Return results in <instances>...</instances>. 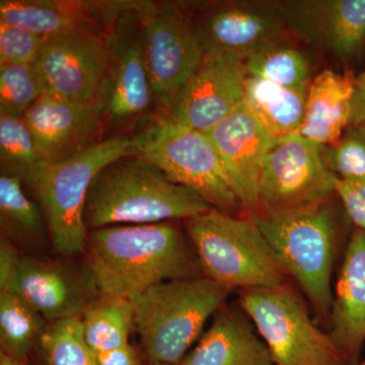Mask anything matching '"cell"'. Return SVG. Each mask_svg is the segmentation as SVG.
Masks as SVG:
<instances>
[{
    "mask_svg": "<svg viewBox=\"0 0 365 365\" xmlns=\"http://www.w3.org/2000/svg\"><path fill=\"white\" fill-rule=\"evenodd\" d=\"M136 0H1L0 23L48 36L90 33L108 37Z\"/></svg>",
    "mask_w": 365,
    "mask_h": 365,
    "instance_id": "cell-17",
    "label": "cell"
},
{
    "mask_svg": "<svg viewBox=\"0 0 365 365\" xmlns=\"http://www.w3.org/2000/svg\"><path fill=\"white\" fill-rule=\"evenodd\" d=\"M245 74L264 79L282 88H309L311 66L306 55L289 46L273 43L242 63Z\"/></svg>",
    "mask_w": 365,
    "mask_h": 365,
    "instance_id": "cell-28",
    "label": "cell"
},
{
    "mask_svg": "<svg viewBox=\"0 0 365 365\" xmlns=\"http://www.w3.org/2000/svg\"><path fill=\"white\" fill-rule=\"evenodd\" d=\"M244 88L245 107L271 136L280 139L299 132L306 114L309 88H282L246 74Z\"/></svg>",
    "mask_w": 365,
    "mask_h": 365,
    "instance_id": "cell-24",
    "label": "cell"
},
{
    "mask_svg": "<svg viewBox=\"0 0 365 365\" xmlns=\"http://www.w3.org/2000/svg\"><path fill=\"white\" fill-rule=\"evenodd\" d=\"M74 259L21 252L11 272L0 278V292L19 295L49 323L81 318L100 295L85 262Z\"/></svg>",
    "mask_w": 365,
    "mask_h": 365,
    "instance_id": "cell-12",
    "label": "cell"
},
{
    "mask_svg": "<svg viewBox=\"0 0 365 365\" xmlns=\"http://www.w3.org/2000/svg\"><path fill=\"white\" fill-rule=\"evenodd\" d=\"M49 322L19 295L0 292L1 353L28 364Z\"/></svg>",
    "mask_w": 365,
    "mask_h": 365,
    "instance_id": "cell-26",
    "label": "cell"
},
{
    "mask_svg": "<svg viewBox=\"0 0 365 365\" xmlns=\"http://www.w3.org/2000/svg\"><path fill=\"white\" fill-rule=\"evenodd\" d=\"M81 326L83 340L95 355L128 344L133 331L130 300L100 295L86 309Z\"/></svg>",
    "mask_w": 365,
    "mask_h": 365,
    "instance_id": "cell-25",
    "label": "cell"
},
{
    "mask_svg": "<svg viewBox=\"0 0 365 365\" xmlns=\"http://www.w3.org/2000/svg\"><path fill=\"white\" fill-rule=\"evenodd\" d=\"M178 365H274L267 346L241 314L223 306Z\"/></svg>",
    "mask_w": 365,
    "mask_h": 365,
    "instance_id": "cell-21",
    "label": "cell"
},
{
    "mask_svg": "<svg viewBox=\"0 0 365 365\" xmlns=\"http://www.w3.org/2000/svg\"><path fill=\"white\" fill-rule=\"evenodd\" d=\"M23 120L41 157L50 165L71 160L105 141V122L95 103L42 95Z\"/></svg>",
    "mask_w": 365,
    "mask_h": 365,
    "instance_id": "cell-15",
    "label": "cell"
},
{
    "mask_svg": "<svg viewBox=\"0 0 365 365\" xmlns=\"http://www.w3.org/2000/svg\"><path fill=\"white\" fill-rule=\"evenodd\" d=\"M141 0L119 16L108 35L107 69L96 98L105 126L143 125L155 105L143 49Z\"/></svg>",
    "mask_w": 365,
    "mask_h": 365,
    "instance_id": "cell-10",
    "label": "cell"
},
{
    "mask_svg": "<svg viewBox=\"0 0 365 365\" xmlns=\"http://www.w3.org/2000/svg\"><path fill=\"white\" fill-rule=\"evenodd\" d=\"M131 146V137H110L71 160L49 163L28 187L44 213L57 256H83L88 234L83 213L91 182L108 163L128 153Z\"/></svg>",
    "mask_w": 365,
    "mask_h": 365,
    "instance_id": "cell-7",
    "label": "cell"
},
{
    "mask_svg": "<svg viewBox=\"0 0 365 365\" xmlns=\"http://www.w3.org/2000/svg\"><path fill=\"white\" fill-rule=\"evenodd\" d=\"M239 304L254 322L274 365H349L287 284L240 290Z\"/></svg>",
    "mask_w": 365,
    "mask_h": 365,
    "instance_id": "cell-8",
    "label": "cell"
},
{
    "mask_svg": "<svg viewBox=\"0 0 365 365\" xmlns=\"http://www.w3.org/2000/svg\"><path fill=\"white\" fill-rule=\"evenodd\" d=\"M148 365H168V364H157V362H148Z\"/></svg>",
    "mask_w": 365,
    "mask_h": 365,
    "instance_id": "cell-37",
    "label": "cell"
},
{
    "mask_svg": "<svg viewBox=\"0 0 365 365\" xmlns=\"http://www.w3.org/2000/svg\"><path fill=\"white\" fill-rule=\"evenodd\" d=\"M232 290L205 276L170 280L130 300L148 362L178 365Z\"/></svg>",
    "mask_w": 365,
    "mask_h": 365,
    "instance_id": "cell-4",
    "label": "cell"
},
{
    "mask_svg": "<svg viewBox=\"0 0 365 365\" xmlns=\"http://www.w3.org/2000/svg\"><path fill=\"white\" fill-rule=\"evenodd\" d=\"M252 220L288 276L307 295L319 319L330 321L332 274L339 222L330 200L284 211H256Z\"/></svg>",
    "mask_w": 365,
    "mask_h": 365,
    "instance_id": "cell-3",
    "label": "cell"
},
{
    "mask_svg": "<svg viewBox=\"0 0 365 365\" xmlns=\"http://www.w3.org/2000/svg\"><path fill=\"white\" fill-rule=\"evenodd\" d=\"M206 134L220 155L245 212L248 215L258 210L262 168L277 139L255 119L244 103Z\"/></svg>",
    "mask_w": 365,
    "mask_h": 365,
    "instance_id": "cell-18",
    "label": "cell"
},
{
    "mask_svg": "<svg viewBox=\"0 0 365 365\" xmlns=\"http://www.w3.org/2000/svg\"><path fill=\"white\" fill-rule=\"evenodd\" d=\"M45 38L21 26L0 23V63H35Z\"/></svg>",
    "mask_w": 365,
    "mask_h": 365,
    "instance_id": "cell-32",
    "label": "cell"
},
{
    "mask_svg": "<svg viewBox=\"0 0 365 365\" xmlns=\"http://www.w3.org/2000/svg\"><path fill=\"white\" fill-rule=\"evenodd\" d=\"M184 222L205 277L232 290L287 284L289 276L251 216L211 208Z\"/></svg>",
    "mask_w": 365,
    "mask_h": 365,
    "instance_id": "cell-5",
    "label": "cell"
},
{
    "mask_svg": "<svg viewBox=\"0 0 365 365\" xmlns=\"http://www.w3.org/2000/svg\"><path fill=\"white\" fill-rule=\"evenodd\" d=\"M146 71L158 114L168 116L205 49L185 4L141 1Z\"/></svg>",
    "mask_w": 365,
    "mask_h": 365,
    "instance_id": "cell-9",
    "label": "cell"
},
{
    "mask_svg": "<svg viewBox=\"0 0 365 365\" xmlns=\"http://www.w3.org/2000/svg\"><path fill=\"white\" fill-rule=\"evenodd\" d=\"M97 365H143L140 354L131 344H126L111 351L95 355Z\"/></svg>",
    "mask_w": 365,
    "mask_h": 365,
    "instance_id": "cell-34",
    "label": "cell"
},
{
    "mask_svg": "<svg viewBox=\"0 0 365 365\" xmlns=\"http://www.w3.org/2000/svg\"><path fill=\"white\" fill-rule=\"evenodd\" d=\"M242 64L206 52L168 117L196 130H212L244 103Z\"/></svg>",
    "mask_w": 365,
    "mask_h": 365,
    "instance_id": "cell-16",
    "label": "cell"
},
{
    "mask_svg": "<svg viewBox=\"0 0 365 365\" xmlns=\"http://www.w3.org/2000/svg\"><path fill=\"white\" fill-rule=\"evenodd\" d=\"M0 365H28V364L18 361V360L11 359V357L0 352Z\"/></svg>",
    "mask_w": 365,
    "mask_h": 365,
    "instance_id": "cell-36",
    "label": "cell"
},
{
    "mask_svg": "<svg viewBox=\"0 0 365 365\" xmlns=\"http://www.w3.org/2000/svg\"><path fill=\"white\" fill-rule=\"evenodd\" d=\"M330 335L349 365L359 364L365 342V232L348 242L336 284Z\"/></svg>",
    "mask_w": 365,
    "mask_h": 365,
    "instance_id": "cell-20",
    "label": "cell"
},
{
    "mask_svg": "<svg viewBox=\"0 0 365 365\" xmlns=\"http://www.w3.org/2000/svg\"><path fill=\"white\" fill-rule=\"evenodd\" d=\"M83 257L101 297L131 300L160 283L203 276L174 222L90 230Z\"/></svg>",
    "mask_w": 365,
    "mask_h": 365,
    "instance_id": "cell-1",
    "label": "cell"
},
{
    "mask_svg": "<svg viewBox=\"0 0 365 365\" xmlns=\"http://www.w3.org/2000/svg\"><path fill=\"white\" fill-rule=\"evenodd\" d=\"M31 357L34 365H97L83 340L81 318L50 322Z\"/></svg>",
    "mask_w": 365,
    "mask_h": 365,
    "instance_id": "cell-29",
    "label": "cell"
},
{
    "mask_svg": "<svg viewBox=\"0 0 365 365\" xmlns=\"http://www.w3.org/2000/svg\"><path fill=\"white\" fill-rule=\"evenodd\" d=\"M107 38L90 33L48 36L36 60L44 95L95 103L109 58Z\"/></svg>",
    "mask_w": 365,
    "mask_h": 365,
    "instance_id": "cell-14",
    "label": "cell"
},
{
    "mask_svg": "<svg viewBox=\"0 0 365 365\" xmlns=\"http://www.w3.org/2000/svg\"><path fill=\"white\" fill-rule=\"evenodd\" d=\"M0 237L21 253L42 256L51 247L49 230L39 204L32 200L18 177L0 176Z\"/></svg>",
    "mask_w": 365,
    "mask_h": 365,
    "instance_id": "cell-23",
    "label": "cell"
},
{
    "mask_svg": "<svg viewBox=\"0 0 365 365\" xmlns=\"http://www.w3.org/2000/svg\"><path fill=\"white\" fill-rule=\"evenodd\" d=\"M211 208L198 194L173 182L153 163L126 153L96 175L83 218L90 232L114 225L186 220Z\"/></svg>",
    "mask_w": 365,
    "mask_h": 365,
    "instance_id": "cell-2",
    "label": "cell"
},
{
    "mask_svg": "<svg viewBox=\"0 0 365 365\" xmlns=\"http://www.w3.org/2000/svg\"><path fill=\"white\" fill-rule=\"evenodd\" d=\"M365 122V71L355 79L354 93L352 98V114L350 125Z\"/></svg>",
    "mask_w": 365,
    "mask_h": 365,
    "instance_id": "cell-35",
    "label": "cell"
},
{
    "mask_svg": "<svg viewBox=\"0 0 365 365\" xmlns=\"http://www.w3.org/2000/svg\"><path fill=\"white\" fill-rule=\"evenodd\" d=\"M195 23L206 52L244 63L276 43L287 28L279 4L259 2H213L195 9L185 4Z\"/></svg>",
    "mask_w": 365,
    "mask_h": 365,
    "instance_id": "cell-13",
    "label": "cell"
},
{
    "mask_svg": "<svg viewBox=\"0 0 365 365\" xmlns=\"http://www.w3.org/2000/svg\"><path fill=\"white\" fill-rule=\"evenodd\" d=\"M355 78L351 73L324 71L307 91L306 114L297 135L328 146L337 143L351 122Z\"/></svg>",
    "mask_w": 365,
    "mask_h": 365,
    "instance_id": "cell-22",
    "label": "cell"
},
{
    "mask_svg": "<svg viewBox=\"0 0 365 365\" xmlns=\"http://www.w3.org/2000/svg\"><path fill=\"white\" fill-rule=\"evenodd\" d=\"M328 169L344 181H365V122L350 125L337 143L324 148Z\"/></svg>",
    "mask_w": 365,
    "mask_h": 365,
    "instance_id": "cell-31",
    "label": "cell"
},
{
    "mask_svg": "<svg viewBox=\"0 0 365 365\" xmlns=\"http://www.w3.org/2000/svg\"><path fill=\"white\" fill-rule=\"evenodd\" d=\"M44 95L35 64L0 63V115L23 117Z\"/></svg>",
    "mask_w": 365,
    "mask_h": 365,
    "instance_id": "cell-30",
    "label": "cell"
},
{
    "mask_svg": "<svg viewBox=\"0 0 365 365\" xmlns=\"http://www.w3.org/2000/svg\"><path fill=\"white\" fill-rule=\"evenodd\" d=\"M336 195L339 197L355 227L365 232V181H338Z\"/></svg>",
    "mask_w": 365,
    "mask_h": 365,
    "instance_id": "cell-33",
    "label": "cell"
},
{
    "mask_svg": "<svg viewBox=\"0 0 365 365\" xmlns=\"http://www.w3.org/2000/svg\"><path fill=\"white\" fill-rule=\"evenodd\" d=\"M49 165L41 157L23 117L0 115L1 174L18 177L29 187Z\"/></svg>",
    "mask_w": 365,
    "mask_h": 365,
    "instance_id": "cell-27",
    "label": "cell"
},
{
    "mask_svg": "<svg viewBox=\"0 0 365 365\" xmlns=\"http://www.w3.org/2000/svg\"><path fill=\"white\" fill-rule=\"evenodd\" d=\"M282 6L290 32L338 58H351L365 44V0H309Z\"/></svg>",
    "mask_w": 365,
    "mask_h": 365,
    "instance_id": "cell-19",
    "label": "cell"
},
{
    "mask_svg": "<svg viewBox=\"0 0 365 365\" xmlns=\"http://www.w3.org/2000/svg\"><path fill=\"white\" fill-rule=\"evenodd\" d=\"M356 365H365V359L362 362H359Z\"/></svg>",
    "mask_w": 365,
    "mask_h": 365,
    "instance_id": "cell-38",
    "label": "cell"
},
{
    "mask_svg": "<svg viewBox=\"0 0 365 365\" xmlns=\"http://www.w3.org/2000/svg\"><path fill=\"white\" fill-rule=\"evenodd\" d=\"M324 148L297 134L277 139L263 163L257 211L292 210L330 200L339 179L327 167Z\"/></svg>",
    "mask_w": 365,
    "mask_h": 365,
    "instance_id": "cell-11",
    "label": "cell"
},
{
    "mask_svg": "<svg viewBox=\"0 0 365 365\" xmlns=\"http://www.w3.org/2000/svg\"><path fill=\"white\" fill-rule=\"evenodd\" d=\"M131 140L128 153L153 163L211 207L230 215L244 211L207 134L157 114L144 122Z\"/></svg>",
    "mask_w": 365,
    "mask_h": 365,
    "instance_id": "cell-6",
    "label": "cell"
}]
</instances>
